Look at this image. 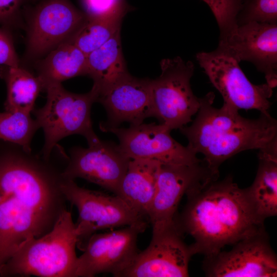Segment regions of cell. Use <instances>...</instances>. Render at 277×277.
Instances as JSON below:
<instances>
[{"label": "cell", "mask_w": 277, "mask_h": 277, "mask_svg": "<svg viewBox=\"0 0 277 277\" xmlns=\"http://www.w3.org/2000/svg\"><path fill=\"white\" fill-rule=\"evenodd\" d=\"M217 48L239 63H251L264 74L269 86H276L277 23L250 22L237 26L219 38Z\"/></svg>", "instance_id": "obj_15"}, {"label": "cell", "mask_w": 277, "mask_h": 277, "mask_svg": "<svg viewBox=\"0 0 277 277\" xmlns=\"http://www.w3.org/2000/svg\"><path fill=\"white\" fill-rule=\"evenodd\" d=\"M35 0H0V25L8 28L24 26L23 9Z\"/></svg>", "instance_id": "obj_28"}, {"label": "cell", "mask_w": 277, "mask_h": 277, "mask_svg": "<svg viewBox=\"0 0 277 277\" xmlns=\"http://www.w3.org/2000/svg\"><path fill=\"white\" fill-rule=\"evenodd\" d=\"M212 12L223 38L237 27L236 18L244 0H202Z\"/></svg>", "instance_id": "obj_26"}, {"label": "cell", "mask_w": 277, "mask_h": 277, "mask_svg": "<svg viewBox=\"0 0 277 277\" xmlns=\"http://www.w3.org/2000/svg\"><path fill=\"white\" fill-rule=\"evenodd\" d=\"M83 11L88 18L123 14L133 9L126 0H80Z\"/></svg>", "instance_id": "obj_27"}, {"label": "cell", "mask_w": 277, "mask_h": 277, "mask_svg": "<svg viewBox=\"0 0 277 277\" xmlns=\"http://www.w3.org/2000/svg\"><path fill=\"white\" fill-rule=\"evenodd\" d=\"M68 157L60 145L45 157L0 141V270L26 241L50 231L67 209Z\"/></svg>", "instance_id": "obj_1"}, {"label": "cell", "mask_w": 277, "mask_h": 277, "mask_svg": "<svg viewBox=\"0 0 277 277\" xmlns=\"http://www.w3.org/2000/svg\"><path fill=\"white\" fill-rule=\"evenodd\" d=\"M62 191L67 200L78 212L75 223L82 250L89 237L97 231L147 223L146 217L132 209L118 195L78 186L74 180L66 179Z\"/></svg>", "instance_id": "obj_8"}, {"label": "cell", "mask_w": 277, "mask_h": 277, "mask_svg": "<svg viewBox=\"0 0 277 277\" xmlns=\"http://www.w3.org/2000/svg\"><path fill=\"white\" fill-rule=\"evenodd\" d=\"M95 93L96 102L104 107L108 116L106 122L100 123L103 131L124 122L140 124L153 117L151 79L137 78L128 73Z\"/></svg>", "instance_id": "obj_17"}, {"label": "cell", "mask_w": 277, "mask_h": 277, "mask_svg": "<svg viewBox=\"0 0 277 277\" xmlns=\"http://www.w3.org/2000/svg\"><path fill=\"white\" fill-rule=\"evenodd\" d=\"M120 31L87 55V76L93 80L92 88L96 92L129 73L123 54Z\"/></svg>", "instance_id": "obj_21"}, {"label": "cell", "mask_w": 277, "mask_h": 277, "mask_svg": "<svg viewBox=\"0 0 277 277\" xmlns=\"http://www.w3.org/2000/svg\"><path fill=\"white\" fill-rule=\"evenodd\" d=\"M218 177L203 159L191 165L162 164L148 213L152 229L175 224L179 203L186 192L197 184Z\"/></svg>", "instance_id": "obj_16"}, {"label": "cell", "mask_w": 277, "mask_h": 277, "mask_svg": "<svg viewBox=\"0 0 277 277\" xmlns=\"http://www.w3.org/2000/svg\"><path fill=\"white\" fill-rule=\"evenodd\" d=\"M77 233L67 209L45 235L24 243L2 266L0 276L74 277Z\"/></svg>", "instance_id": "obj_4"}, {"label": "cell", "mask_w": 277, "mask_h": 277, "mask_svg": "<svg viewBox=\"0 0 277 277\" xmlns=\"http://www.w3.org/2000/svg\"><path fill=\"white\" fill-rule=\"evenodd\" d=\"M125 14L88 18L69 40L88 55L108 41L118 31Z\"/></svg>", "instance_id": "obj_23"}, {"label": "cell", "mask_w": 277, "mask_h": 277, "mask_svg": "<svg viewBox=\"0 0 277 277\" xmlns=\"http://www.w3.org/2000/svg\"><path fill=\"white\" fill-rule=\"evenodd\" d=\"M36 69L45 91L49 85L87 75V55L68 41L36 61Z\"/></svg>", "instance_id": "obj_20"}, {"label": "cell", "mask_w": 277, "mask_h": 277, "mask_svg": "<svg viewBox=\"0 0 277 277\" xmlns=\"http://www.w3.org/2000/svg\"><path fill=\"white\" fill-rule=\"evenodd\" d=\"M161 165L152 160L130 159L116 194L147 219Z\"/></svg>", "instance_id": "obj_18"}, {"label": "cell", "mask_w": 277, "mask_h": 277, "mask_svg": "<svg viewBox=\"0 0 277 277\" xmlns=\"http://www.w3.org/2000/svg\"><path fill=\"white\" fill-rule=\"evenodd\" d=\"M161 75L151 80L153 117L170 131L192 122L200 106L191 88L194 66L181 57L163 59Z\"/></svg>", "instance_id": "obj_7"}, {"label": "cell", "mask_w": 277, "mask_h": 277, "mask_svg": "<svg viewBox=\"0 0 277 277\" xmlns=\"http://www.w3.org/2000/svg\"><path fill=\"white\" fill-rule=\"evenodd\" d=\"M45 91V104L32 111L44 133V144L39 152L43 156L50 157L58 142L71 135H83L88 145L99 139L91 119V107L96 97L92 88L86 93H75L65 89L62 84H56L47 86Z\"/></svg>", "instance_id": "obj_5"}, {"label": "cell", "mask_w": 277, "mask_h": 277, "mask_svg": "<svg viewBox=\"0 0 277 277\" xmlns=\"http://www.w3.org/2000/svg\"><path fill=\"white\" fill-rule=\"evenodd\" d=\"M129 160L118 144L99 138L87 148H71L63 174L67 180L84 179L116 195Z\"/></svg>", "instance_id": "obj_14"}, {"label": "cell", "mask_w": 277, "mask_h": 277, "mask_svg": "<svg viewBox=\"0 0 277 277\" xmlns=\"http://www.w3.org/2000/svg\"><path fill=\"white\" fill-rule=\"evenodd\" d=\"M38 129L37 121L30 113L20 110L0 112V141L32 150L31 141Z\"/></svg>", "instance_id": "obj_24"}, {"label": "cell", "mask_w": 277, "mask_h": 277, "mask_svg": "<svg viewBox=\"0 0 277 277\" xmlns=\"http://www.w3.org/2000/svg\"><path fill=\"white\" fill-rule=\"evenodd\" d=\"M259 151L255 177L245 189L257 217L264 222L277 214V139Z\"/></svg>", "instance_id": "obj_19"}, {"label": "cell", "mask_w": 277, "mask_h": 277, "mask_svg": "<svg viewBox=\"0 0 277 277\" xmlns=\"http://www.w3.org/2000/svg\"><path fill=\"white\" fill-rule=\"evenodd\" d=\"M1 75L7 85L5 109L20 110L31 113L35 108L36 100L44 87L39 78L21 66L6 67Z\"/></svg>", "instance_id": "obj_22"}, {"label": "cell", "mask_w": 277, "mask_h": 277, "mask_svg": "<svg viewBox=\"0 0 277 277\" xmlns=\"http://www.w3.org/2000/svg\"><path fill=\"white\" fill-rule=\"evenodd\" d=\"M228 251L205 258L203 268L209 277H273L276 255L265 230L244 238Z\"/></svg>", "instance_id": "obj_13"}, {"label": "cell", "mask_w": 277, "mask_h": 277, "mask_svg": "<svg viewBox=\"0 0 277 277\" xmlns=\"http://www.w3.org/2000/svg\"><path fill=\"white\" fill-rule=\"evenodd\" d=\"M215 95L209 92L200 97V106L189 126L180 129L187 146L203 160L213 174L225 161L242 151L265 148L277 139V121L270 114L256 118L242 116L239 110L213 106Z\"/></svg>", "instance_id": "obj_3"}, {"label": "cell", "mask_w": 277, "mask_h": 277, "mask_svg": "<svg viewBox=\"0 0 277 277\" xmlns=\"http://www.w3.org/2000/svg\"><path fill=\"white\" fill-rule=\"evenodd\" d=\"M187 202L175 222L180 231L194 239L195 254L213 256L226 245L264 230L246 189L228 176L197 184L186 193Z\"/></svg>", "instance_id": "obj_2"}, {"label": "cell", "mask_w": 277, "mask_h": 277, "mask_svg": "<svg viewBox=\"0 0 277 277\" xmlns=\"http://www.w3.org/2000/svg\"><path fill=\"white\" fill-rule=\"evenodd\" d=\"M196 58L212 85L222 95L223 105L236 109H255L269 114V101L273 88L266 83L255 85L250 82L239 63L216 48L211 52H201Z\"/></svg>", "instance_id": "obj_9"}, {"label": "cell", "mask_w": 277, "mask_h": 277, "mask_svg": "<svg viewBox=\"0 0 277 277\" xmlns=\"http://www.w3.org/2000/svg\"><path fill=\"white\" fill-rule=\"evenodd\" d=\"M0 65L8 67L20 66L10 29L0 27Z\"/></svg>", "instance_id": "obj_29"}, {"label": "cell", "mask_w": 277, "mask_h": 277, "mask_svg": "<svg viewBox=\"0 0 277 277\" xmlns=\"http://www.w3.org/2000/svg\"><path fill=\"white\" fill-rule=\"evenodd\" d=\"M250 22L277 23V0H244L237 25Z\"/></svg>", "instance_id": "obj_25"}, {"label": "cell", "mask_w": 277, "mask_h": 277, "mask_svg": "<svg viewBox=\"0 0 277 277\" xmlns=\"http://www.w3.org/2000/svg\"><path fill=\"white\" fill-rule=\"evenodd\" d=\"M104 131L117 136L119 148L129 159L152 160L169 165H191L201 161L188 146L176 141L171 131L161 124L143 123L128 128L110 127Z\"/></svg>", "instance_id": "obj_12"}, {"label": "cell", "mask_w": 277, "mask_h": 277, "mask_svg": "<svg viewBox=\"0 0 277 277\" xmlns=\"http://www.w3.org/2000/svg\"><path fill=\"white\" fill-rule=\"evenodd\" d=\"M26 60L37 61L69 41L87 19L70 0H35L24 6Z\"/></svg>", "instance_id": "obj_6"}, {"label": "cell", "mask_w": 277, "mask_h": 277, "mask_svg": "<svg viewBox=\"0 0 277 277\" xmlns=\"http://www.w3.org/2000/svg\"><path fill=\"white\" fill-rule=\"evenodd\" d=\"M147 223L132 225L91 235L78 257L74 277L110 273L119 277L138 252L137 239Z\"/></svg>", "instance_id": "obj_10"}, {"label": "cell", "mask_w": 277, "mask_h": 277, "mask_svg": "<svg viewBox=\"0 0 277 277\" xmlns=\"http://www.w3.org/2000/svg\"><path fill=\"white\" fill-rule=\"evenodd\" d=\"M194 254L191 245L184 242L183 233L175 223L152 229L149 245L138 251L120 276H188L189 261Z\"/></svg>", "instance_id": "obj_11"}]
</instances>
